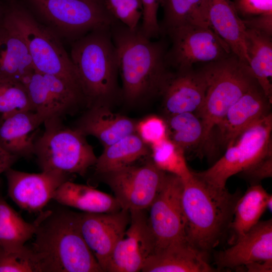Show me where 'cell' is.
Returning a JSON list of instances; mask_svg holds the SVG:
<instances>
[{
    "label": "cell",
    "instance_id": "cell-1",
    "mask_svg": "<svg viewBox=\"0 0 272 272\" xmlns=\"http://www.w3.org/2000/svg\"><path fill=\"white\" fill-rule=\"evenodd\" d=\"M122 80L121 96L135 104L161 95L171 72L164 42L153 41L141 31L116 21L110 28Z\"/></svg>",
    "mask_w": 272,
    "mask_h": 272
},
{
    "label": "cell",
    "instance_id": "cell-2",
    "mask_svg": "<svg viewBox=\"0 0 272 272\" xmlns=\"http://www.w3.org/2000/svg\"><path fill=\"white\" fill-rule=\"evenodd\" d=\"M186 240L206 256L222 242L234 218L239 192H230L196 176L182 180Z\"/></svg>",
    "mask_w": 272,
    "mask_h": 272
},
{
    "label": "cell",
    "instance_id": "cell-3",
    "mask_svg": "<svg viewBox=\"0 0 272 272\" xmlns=\"http://www.w3.org/2000/svg\"><path fill=\"white\" fill-rule=\"evenodd\" d=\"M36 220L31 247L43 272L103 271L82 236L79 213L60 208L42 212Z\"/></svg>",
    "mask_w": 272,
    "mask_h": 272
},
{
    "label": "cell",
    "instance_id": "cell-4",
    "mask_svg": "<svg viewBox=\"0 0 272 272\" xmlns=\"http://www.w3.org/2000/svg\"><path fill=\"white\" fill-rule=\"evenodd\" d=\"M71 59L86 101L107 104L121 95L117 53L110 28L93 31L72 47Z\"/></svg>",
    "mask_w": 272,
    "mask_h": 272
},
{
    "label": "cell",
    "instance_id": "cell-5",
    "mask_svg": "<svg viewBox=\"0 0 272 272\" xmlns=\"http://www.w3.org/2000/svg\"><path fill=\"white\" fill-rule=\"evenodd\" d=\"M206 82L205 98L198 115L203 127L200 152L227 110L257 83L249 66L233 53L201 68ZM205 150V149H204Z\"/></svg>",
    "mask_w": 272,
    "mask_h": 272
},
{
    "label": "cell",
    "instance_id": "cell-6",
    "mask_svg": "<svg viewBox=\"0 0 272 272\" xmlns=\"http://www.w3.org/2000/svg\"><path fill=\"white\" fill-rule=\"evenodd\" d=\"M44 130L35 143L34 155L41 171H57L84 176L97 157L86 137L76 128L62 123L61 118L45 120Z\"/></svg>",
    "mask_w": 272,
    "mask_h": 272
},
{
    "label": "cell",
    "instance_id": "cell-7",
    "mask_svg": "<svg viewBox=\"0 0 272 272\" xmlns=\"http://www.w3.org/2000/svg\"><path fill=\"white\" fill-rule=\"evenodd\" d=\"M4 21L24 40L34 70L57 76L82 90L71 57L50 30L18 8L10 10Z\"/></svg>",
    "mask_w": 272,
    "mask_h": 272
},
{
    "label": "cell",
    "instance_id": "cell-8",
    "mask_svg": "<svg viewBox=\"0 0 272 272\" xmlns=\"http://www.w3.org/2000/svg\"><path fill=\"white\" fill-rule=\"evenodd\" d=\"M271 130L270 112L242 131L210 168L193 173L210 184L225 188L230 177L248 169L272 153Z\"/></svg>",
    "mask_w": 272,
    "mask_h": 272
},
{
    "label": "cell",
    "instance_id": "cell-9",
    "mask_svg": "<svg viewBox=\"0 0 272 272\" xmlns=\"http://www.w3.org/2000/svg\"><path fill=\"white\" fill-rule=\"evenodd\" d=\"M172 45L166 53L169 67L176 71L193 68L197 62H211L233 53L211 27L185 25L168 31Z\"/></svg>",
    "mask_w": 272,
    "mask_h": 272
},
{
    "label": "cell",
    "instance_id": "cell-10",
    "mask_svg": "<svg viewBox=\"0 0 272 272\" xmlns=\"http://www.w3.org/2000/svg\"><path fill=\"white\" fill-rule=\"evenodd\" d=\"M150 161L129 165L98 175L112 190L121 209L148 210L164 183L166 175Z\"/></svg>",
    "mask_w": 272,
    "mask_h": 272
},
{
    "label": "cell",
    "instance_id": "cell-11",
    "mask_svg": "<svg viewBox=\"0 0 272 272\" xmlns=\"http://www.w3.org/2000/svg\"><path fill=\"white\" fill-rule=\"evenodd\" d=\"M183 189L181 178L166 173L161 189L149 208L148 222L155 242L154 251L173 243L186 241Z\"/></svg>",
    "mask_w": 272,
    "mask_h": 272
},
{
    "label": "cell",
    "instance_id": "cell-12",
    "mask_svg": "<svg viewBox=\"0 0 272 272\" xmlns=\"http://www.w3.org/2000/svg\"><path fill=\"white\" fill-rule=\"evenodd\" d=\"M22 82L34 111L43 123L71 113L82 100V90L52 75L33 69Z\"/></svg>",
    "mask_w": 272,
    "mask_h": 272
},
{
    "label": "cell",
    "instance_id": "cell-13",
    "mask_svg": "<svg viewBox=\"0 0 272 272\" xmlns=\"http://www.w3.org/2000/svg\"><path fill=\"white\" fill-rule=\"evenodd\" d=\"M31 1L46 19L72 34L110 28L116 21L103 4L90 0Z\"/></svg>",
    "mask_w": 272,
    "mask_h": 272
},
{
    "label": "cell",
    "instance_id": "cell-14",
    "mask_svg": "<svg viewBox=\"0 0 272 272\" xmlns=\"http://www.w3.org/2000/svg\"><path fill=\"white\" fill-rule=\"evenodd\" d=\"M271 104L258 83L252 86L229 107L215 126L205 153L213 158L218 148H226L245 128L270 113Z\"/></svg>",
    "mask_w": 272,
    "mask_h": 272
},
{
    "label": "cell",
    "instance_id": "cell-15",
    "mask_svg": "<svg viewBox=\"0 0 272 272\" xmlns=\"http://www.w3.org/2000/svg\"><path fill=\"white\" fill-rule=\"evenodd\" d=\"M148 210L130 211V220L123 237L114 247L105 271H141L153 253L155 242L148 222Z\"/></svg>",
    "mask_w": 272,
    "mask_h": 272
},
{
    "label": "cell",
    "instance_id": "cell-16",
    "mask_svg": "<svg viewBox=\"0 0 272 272\" xmlns=\"http://www.w3.org/2000/svg\"><path fill=\"white\" fill-rule=\"evenodd\" d=\"M130 212L79 213L80 230L87 246L103 271L117 243L130 223Z\"/></svg>",
    "mask_w": 272,
    "mask_h": 272
},
{
    "label": "cell",
    "instance_id": "cell-17",
    "mask_svg": "<svg viewBox=\"0 0 272 272\" xmlns=\"http://www.w3.org/2000/svg\"><path fill=\"white\" fill-rule=\"evenodd\" d=\"M5 173L8 195L19 208L30 213L43 212L57 188L71 180V175L57 171L30 173L10 168Z\"/></svg>",
    "mask_w": 272,
    "mask_h": 272
},
{
    "label": "cell",
    "instance_id": "cell-18",
    "mask_svg": "<svg viewBox=\"0 0 272 272\" xmlns=\"http://www.w3.org/2000/svg\"><path fill=\"white\" fill-rule=\"evenodd\" d=\"M272 260V221L259 222L236 240L233 246L215 256L218 269L237 268L246 264Z\"/></svg>",
    "mask_w": 272,
    "mask_h": 272
},
{
    "label": "cell",
    "instance_id": "cell-19",
    "mask_svg": "<svg viewBox=\"0 0 272 272\" xmlns=\"http://www.w3.org/2000/svg\"><path fill=\"white\" fill-rule=\"evenodd\" d=\"M206 82L201 69L171 72L161 93L168 115L191 112L198 115L204 103Z\"/></svg>",
    "mask_w": 272,
    "mask_h": 272
},
{
    "label": "cell",
    "instance_id": "cell-20",
    "mask_svg": "<svg viewBox=\"0 0 272 272\" xmlns=\"http://www.w3.org/2000/svg\"><path fill=\"white\" fill-rule=\"evenodd\" d=\"M137 122L112 112L108 105L94 104L79 119L75 127L85 136L97 138L106 147L135 132Z\"/></svg>",
    "mask_w": 272,
    "mask_h": 272
},
{
    "label": "cell",
    "instance_id": "cell-21",
    "mask_svg": "<svg viewBox=\"0 0 272 272\" xmlns=\"http://www.w3.org/2000/svg\"><path fill=\"white\" fill-rule=\"evenodd\" d=\"M216 269L207 256L186 241L171 243L154 250L146 260L143 272H211Z\"/></svg>",
    "mask_w": 272,
    "mask_h": 272
},
{
    "label": "cell",
    "instance_id": "cell-22",
    "mask_svg": "<svg viewBox=\"0 0 272 272\" xmlns=\"http://www.w3.org/2000/svg\"><path fill=\"white\" fill-rule=\"evenodd\" d=\"M43 122L33 111L19 112L1 116L0 145L18 157L34 155L36 134Z\"/></svg>",
    "mask_w": 272,
    "mask_h": 272
},
{
    "label": "cell",
    "instance_id": "cell-23",
    "mask_svg": "<svg viewBox=\"0 0 272 272\" xmlns=\"http://www.w3.org/2000/svg\"><path fill=\"white\" fill-rule=\"evenodd\" d=\"M211 27L232 52L249 65L245 41L246 26L231 0H208Z\"/></svg>",
    "mask_w": 272,
    "mask_h": 272
},
{
    "label": "cell",
    "instance_id": "cell-24",
    "mask_svg": "<svg viewBox=\"0 0 272 272\" xmlns=\"http://www.w3.org/2000/svg\"><path fill=\"white\" fill-rule=\"evenodd\" d=\"M52 199L61 205L84 212L110 213L121 209L114 196L92 186L71 180L65 181L57 188Z\"/></svg>",
    "mask_w": 272,
    "mask_h": 272
},
{
    "label": "cell",
    "instance_id": "cell-25",
    "mask_svg": "<svg viewBox=\"0 0 272 272\" xmlns=\"http://www.w3.org/2000/svg\"><path fill=\"white\" fill-rule=\"evenodd\" d=\"M33 69L24 40L3 21L0 24V77L22 82Z\"/></svg>",
    "mask_w": 272,
    "mask_h": 272
},
{
    "label": "cell",
    "instance_id": "cell-26",
    "mask_svg": "<svg viewBox=\"0 0 272 272\" xmlns=\"http://www.w3.org/2000/svg\"><path fill=\"white\" fill-rule=\"evenodd\" d=\"M245 41L249 66L260 88L271 102L272 41L271 35L252 28H246Z\"/></svg>",
    "mask_w": 272,
    "mask_h": 272
},
{
    "label": "cell",
    "instance_id": "cell-27",
    "mask_svg": "<svg viewBox=\"0 0 272 272\" xmlns=\"http://www.w3.org/2000/svg\"><path fill=\"white\" fill-rule=\"evenodd\" d=\"M271 195L259 184H252L240 196L235 205L234 218L230 226L236 240L259 222L266 209L271 211Z\"/></svg>",
    "mask_w": 272,
    "mask_h": 272
},
{
    "label": "cell",
    "instance_id": "cell-28",
    "mask_svg": "<svg viewBox=\"0 0 272 272\" xmlns=\"http://www.w3.org/2000/svg\"><path fill=\"white\" fill-rule=\"evenodd\" d=\"M148 153V145L136 132L128 134L104 147L94 166L95 173L99 175L133 165Z\"/></svg>",
    "mask_w": 272,
    "mask_h": 272
},
{
    "label": "cell",
    "instance_id": "cell-29",
    "mask_svg": "<svg viewBox=\"0 0 272 272\" xmlns=\"http://www.w3.org/2000/svg\"><path fill=\"white\" fill-rule=\"evenodd\" d=\"M160 5L164 13L161 33L189 25L211 27L208 0H160Z\"/></svg>",
    "mask_w": 272,
    "mask_h": 272
},
{
    "label": "cell",
    "instance_id": "cell-30",
    "mask_svg": "<svg viewBox=\"0 0 272 272\" xmlns=\"http://www.w3.org/2000/svg\"><path fill=\"white\" fill-rule=\"evenodd\" d=\"M37 221L26 222L6 201L0 193V249L8 252L18 251L34 235Z\"/></svg>",
    "mask_w": 272,
    "mask_h": 272
},
{
    "label": "cell",
    "instance_id": "cell-31",
    "mask_svg": "<svg viewBox=\"0 0 272 272\" xmlns=\"http://www.w3.org/2000/svg\"><path fill=\"white\" fill-rule=\"evenodd\" d=\"M166 123L170 131L169 138L185 152L200 148L203 127L201 119L196 114L182 112L169 115Z\"/></svg>",
    "mask_w": 272,
    "mask_h": 272
},
{
    "label": "cell",
    "instance_id": "cell-32",
    "mask_svg": "<svg viewBox=\"0 0 272 272\" xmlns=\"http://www.w3.org/2000/svg\"><path fill=\"white\" fill-rule=\"evenodd\" d=\"M152 162L161 171L176 175L182 180L192 175L185 151L169 137L151 146Z\"/></svg>",
    "mask_w": 272,
    "mask_h": 272
},
{
    "label": "cell",
    "instance_id": "cell-33",
    "mask_svg": "<svg viewBox=\"0 0 272 272\" xmlns=\"http://www.w3.org/2000/svg\"><path fill=\"white\" fill-rule=\"evenodd\" d=\"M33 111L26 87L22 82L0 77V114Z\"/></svg>",
    "mask_w": 272,
    "mask_h": 272
},
{
    "label": "cell",
    "instance_id": "cell-34",
    "mask_svg": "<svg viewBox=\"0 0 272 272\" xmlns=\"http://www.w3.org/2000/svg\"><path fill=\"white\" fill-rule=\"evenodd\" d=\"M43 272L40 260L32 247L24 245L8 252L0 249V272Z\"/></svg>",
    "mask_w": 272,
    "mask_h": 272
},
{
    "label": "cell",
    "instance_id": "cell-35",
    "mask_svg": "<svg viewBox=\"0 0 272 272\" xmlns=\"http://www.w3.org/2000/svg\"><path fill=\"white\" fill-rule=\"evenodd\" d=\"M105 8L116 21L131 30L139 26L142 17L140 0H103Z\"/></svg>",
    "mask_w": 272,
    "mask_h": 272
},
{
    "label": "cell",
    "instance_id": "cell-36",
    "mask_svg": "<svg viewBox=\"0 0 272 272\" xmlns=\"http://www.w3.org/2000/svg\"><path fill=\"white\" fill-rule=\"evenodd\" d=\"M135 132L150 146L169 137L166 122L156 115L147 116L137 122Z\"/></svg>",
    "mask_w": 272,
    "mask_h": 272
},
{
    "label": "cell",
    "instance_id": "cell-37",
    "mask_svg": "<svg viewBox=\"0 0 272 272\" xmlns=\"http://www.w3.org/2000/svg\"><path fill=\"white\" fill-rule=\"evenodd\" d=\"M142 6V23L140 26L142 32L150 39L158 37L161 34L158 21V11L160 0H140Z\"/></svg>",
    "mask_w": 272,
    "mask_h": 272
},
{
    "label": "cell",
    "instance_id": "cell-38",
    "mask_svg": "<svg viewBox=\"0 0 272 272\" xmlns=\"http://www.w3.org/2000/svg\"><path fill=\"white\" fill-rule=\"evenodd\" d=\"M252 184L272 176V153L268 155L248 169L241 172Z\"/></svg>",
    "mask_w": 272,
    "mask_h": 272
},
{
    "label": "cell",
    "instance_id": "cell-39",
    "mask_svg": "<svg viewBox=\"0 0 272 272\" xmlns=\"http://www.w3.org/2000/svg\"><path fill=\"white\" fill-rule=\"evenodd\" d=\"M242 20L246 27L255 28L271 35L272 14Z\"/></svg>",
    "mask_w": 272,
    "mask_h": 272
},
{
    "label": "cell",
    "instance_id": "cell-40",
    "mask_svg": "<svg viewBox=\"0 0 272 272\" xmlns=\"http://www.w3.org/2000/svg\"><path fill=\"white\" fill-rule=\"evenodd\" d=\"M18 158L17 156L7 151L0 145V175L11 168Z\"/></svg>",
    "mask_w": 272,
    "mask_h": 272
},
{
    "label": "cell",
    "instance_id": "cell-41",
    "mask_svg": "<svg viewBox=\"0 0 272 272\" xmlns=\"http://www.w3.org/2000/svg\"><path fill=\"white\" fill-rule=\"evenodd\" d=\"M240 267H243L245 271L248 272H271L272 271V260L254 262L238 268Z\"/></svg>",
    "mask_w": 272,
    "mask_h": 272
},
{
    "label": "cell",
    "instance_id": "cell-42",
    "mask_svg": "<svg viewBox=\"0 0 272 272\" xmlns=\"http://www.w3.org/2000/svg\"><path fill=\"white\" fill-rule=\"evenodd\" d=\"M254 0H235L233 2L237 10L242 9L249 5Z\"/></svg>",
    "mask_w": 272,
    "mask_h": 272
},
{
    "label": "cell",
    "instance_id": "cell-43",
    "mask_svg": "<svg viewBox=\"0 0 272 272\" xmlns=\"http://www.w3.org/2000/svg\"><path fill=\"white\" fill-rule=\"evenodd\" d=\"M90 1H94V2H98V3H102V4H104L103 0H90Z\"/></svg>",
    "mask_w": 272,
    "mask_h": 272
}]
</instances>
